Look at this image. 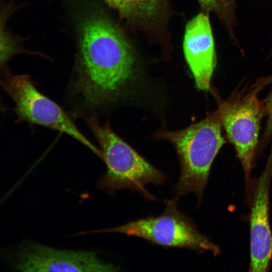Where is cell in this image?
I'll list each match as a JSON object with an SVG mask.
<instances>
[{
	"label": "cell",
	"mask_w": 272,
	"mask_h": 272,
	"mask_svg": "<svg viewBox=\"0 0 272 272\" xmlns=\"http://www.w3.org/2000/svg\"><path fill=\"white\" fill-rule=\"evenodd\" d=\"M128 23L149 31L162 27L166 20V0H104Z\"/></svg>",
	"instance_id": "obj_10"
},
{
	"label": "cell",
	"mask_w": 272,
	"mask_h": 272,
	"mask_svg": "<svg viewBox=\"0 0 272 272\" xmlns=\"http://www.w3.org/2000/svg\"><path fill=\"white\" fill-rule=\"evenodd\" d=\"M178 200L175 197L166 200L165 208L160 215L84 233H119L164 247L185 248L201 253L209 252L214 256L219 255L221 253L220 247L201 233L192 220L178 209Z\"/></svg>",
	"instance_id": "obj_4"
},
{
	"label": "cell",
	"mask_w": 272,
	"mask_h": 272,
	"mask_svg": "<svg viewBox=\"0 0 272 272\" xmlns=\"http://www.w3.org/2000/svg\"><path fill=\"white\" fill-rule=\"evenodd\" d=\"M272 181V147L261 174L253 179L248 206L250 259L248 270H269L272 261V230L270 219V198Z\"/></svg>",
	"instance_id": "obj_8"
},
{
	"label": "cell",
	"mask_w": 272,
	"mask_h": 272,
	"mask_svg": "<svg viewBox=\"0 0 272 272\" xmlns=\"http://www.w3.org/2000/svg\"><path fill=\"white\" fill-rule=\"evenodd\" d=\"M202 11L213 13L226 30L235 46L240 45L235 34L237 21L236 14L237 0H197Z\"/></svg>",
	"instance_id": "obj_11"
},
{
	"label": "cell",
	"mask_w": 272,
	"mask_h": 272,
	"mask_svg": "<svg viewBox=\"0 0 272 272\" xmlns=\"http://www.w3.org/2000/svg\"><path fill=\"white\" fill-rule=\"evenodd\" d=\"M1 83L15 104L20 121L65 133L101 158L100 149L81 132L67 112L37 89L29 76L7 75Z\"/></svg>",
	"instance_id": "obj_5"
},
{
	"label": "cell",
	"mask_w": 272,
	"mask_h": 272,
	"mask_svg": "<svg viewBox=\"0 0 272 272\" xmlns=\"http://www.w3.org/2000/svg\"><path fill=\"white\" fill-rule=\"evenodd\" d=\"M7 257L11 266L21 271L117 270L94 251L60 249L32 242L19 245Z\"/></svg>",
	"instance_id": "obj_7"
},
{
	"label": "cell",
	"mask_w": 272,
	"mask_h": 272,
	"mask_svg": "<svg viewBox=\"0 0 272 272\" xmlns=\"http://www.w3.org/2000/svg\"><path fill=\"white\" fill-rule=\"evenodd\" d=\"M260 90L251 88L244 95H235L221 104L223 127L233 145L242 166L245 185V194L251 189L258 145L262 118L264 116L262 103L258 98Z\"/></svg>",
	"instance_id": "obj_6"
},
{
	"label": "cell",
	"mask_w": 272,
	"mask_h": 272,
	"mask_svg": "<svg viewBox=\"0 0 272 272\" xmlns=\"http://www.w3.org/2000/svg\"><path fill=\"white\" fill-rule=\"evenodd\" d=\"M271 84H272V74L258 79L251 87L261 90L264 87Z\"/></svg>",
	"instance_id": "obj_13"
},
{
	"label": "cell",
	"mask_w": 272,
	"mask_h": 272,
	"mask_svg": "<svg viewBox=\"0 0 272 272\" xmlns=\"http://www.w3.org/2000/svg\"><path fill=\"white\" fill-rule=\"evenodd\" d=\"M262 103L264 116L267 117L261 146H265L272 138V91Z\"/></svg>",
	"instance_id": "obj_12"
},
{
	"label": "cell",
	"mask_w": 272,
	"mask_h": 272,
	"mask_svg": "<svg viewBox=\"0 0 272 272\" xmlns=\"http://www.w3.org/2000/svg\"><path fill=\"white\" fill-rule=\"evenodd\" d=\"M220 108L183 129H161L154 134L173 146L178 158L180 173L174 186V197L179 199L194 193L200 204L213 162L226 141L222 135Z\"/></svg>",
	"instance_id": "obj_2"
},
{
	"label": "cell",
	"mask_w": 272,
	"mask_h": 272,
	"mask_svg": "<svg viewBox=\"0 0 272 272\" xmlns=\"http://www.w3.org/2000/svg\"><path fill=\"white\" fill-rule=\"evenodd\" d=\"M81 58L66 91L73 119L95 116L119 101L134 84L135 58L117 28L93 15L81 27Z\"/></svg>",
	"instance_id": "obj_1"
},
{
	"label": "cell",
	"mask_w": 272,
	"mask_h": 272,
	"mask_svg": "<svg viewBox=\"0 0 272 272\" xmlns=\"http://www.w3.org/2000/svg\"><path fill=\"white\" fill-rule=\"evenodd\" d=\"M100 147L105 173L97 180V187L111 195L121 189L137 191L146 199L155 197L146 188L152 184L161 185L166 175L124 142L109 123L101 124L95 116L85 119Z\"/></svg>",
	"instance_id": "obj_3"
},
{
	"label": "cell",
	"mask_w": 272,
	"mask_h": 272,
	"mask_svg": "<svg viewBox=\"0 0 272 272\" xmlns=\"http://www.w3.org/2000/svg\"><path fill=\"white\" fill-rule=\"evenodd\" d=\"M183 49L196 87L200 90L209 91L217 63L209 14L201 11L187 23Z\"/></svg>",
	"instance_id": "obj_9"
}]
</instances>
